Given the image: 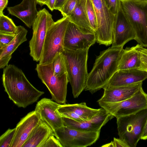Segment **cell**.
<instances>
[{
	"label": "cell",
	"mask_w": 147,
	"mask_h": 147,
	"mask_svg": "<svg viewBox=\"0 0 147 147\" xmlns=\"http://www.w3.org/2000/svg\"><path fill=\"white\" fill-rule=\"evenodd\" d=\"M2 81L9 98L19 107L26 108L44 93L34 87L22 70L13 65H8L4 68Z\"/></svg>",
	"instance_id": "1"
},
{
	"label": "cell",
	"mask_w": 147,
	"mask_h": 147,
	"mask_svg": "<svg viewBox=\"0 0 147 147\" xmlns=\"http://www.w3.org/2000/svg\"><path fill=\"white\" fill-rule=\"evenodd\" d=\"M123 47H110L96 57L93 67L88 74L84 90L93 94L103 88L118 70Z\"/></svg>",
	"instance_id": "2"
},
{
	"label": "cell",
	"mask_w": 147,
	"mask_h": 147,
	"mask_svg": "<svg viewBox=\"0 0 147 147\" xmlns=\"http://www.w3.org/2000/svg\"><path fill=\"white\" fill-rule=\"evenodd\" d=\"M89 48L72 50L64 48L69 81L74 98L78 97L84 90L88 73L87 62Z\"/></svg>",
	"instance_id": "3"
},
{
	"label": "cell",
	"mask_w": 147,
	"mask_h": 147,
	"mask_svg": "<svg viewBox=\"0 0 147 147\" xmlns=\"http://www.w3.org/2000/svg\"><path fill=\"white\" fill-rule=\"evenodd\" d=\"M121 7L135 31V40L147 47V1L120 0Z\"/></svg>",
	"instance_id": "4"
},
{
	"label": "cell",
	"mask_w": 147,
	"mask_h": 147,
	"mask_svg": "<svg viewBox=\"0 0 147 147\" xmlns=\"http://www.w3.org/2000/svg\"><path fill=\"white\" fill-rule=\"evenodd\" d=\"M116 118L119 138L129 147H136L141 139L147 119V108L136 113Z\"/></svg>",
	"instance_id": "5"
},
{
	"label": "cell",
	"mask_w": 147,
	"mask_h": 147,
	"mask_svg": "<svg viewBox=\"0 0 147 147\" xmlns=\"http://www.w3.org/2000/svg\"><path fill=\"white\" fill-rule=\"evenodd\" d=\"M69 22L68 17H63L55 22L49 29L39 64L51 63L57 54L63 52L64 36Z\"/></svg>",
	"instance_id": "6"
},
{
	"label": "cell",
	"mask_w": 147,
	"mask_h": 147,
	"mask_svg": "<svg viewBox=\"0 0 147 147\" xmlns=\"http://www.w3.org/2000/svg\"><path fill=\"white\" fill-rule=\"evenodd\" d=\"M35 69L38 77L50 93L51 100L60 104H65L69 82L67 73L60 76H56L53 73L52 63L37 64Z\"/></svg>",
	"instance_id": "7"
},
{
	"label": "cell",
	"mask_w": 147,
	"mask_h": 147,
	"mask_svg": "<svg viewBox=\"0 0 147 147\" xmlns=\"http://www.w3.org/2000/svg\"><path fill=\"white\" fill-rule=\"evenodd\" d=\"M96 16L97 28L95 32L96 42L109 46L112 44L116 16L107 7L104 0H91Z\"/></svg>",
	"instance_id": "8"
},
{
	"label": "cell",
	"mask_w": 147,
	"mask_h": 147,
	"mask_svg": "<svg viewBox=\"0 0 147 147\" xmlns=\"http://www.w3.org/2000/svg\"><path fill=\"white\" fill-rule=\"evenodd\" d=\"M54 22L52 15L45 8L38 11L32 26V36L29 42L30 55L34 61L38 62L40 59L47 32Z\"/></svg>",
	"instance_id": "9"
},
{
	"label": "cell",
	"mask_w": 147,
	"mask_h": 147,
	"mask_svg": "<svg viewBox=\"0 0 147 147\" xmlns=\"http://www.w3.org/2000/svg\"><path fill=\"white\" fill-rule=\"evenodd\" d=\"M98 104L111 115L112 118L127 115L147 108V94L142 87L132 96L124 100Z\"/></svg>",
	"instance_id": "10"
},
{
	"label": "cell",
	"mask_w": 147,
	"mask_h": 147,
	"mask_svg": "<svg viewBox=\"0 0 147 147\" xmlns=\"http://www.w3.org/2000/svg\"><path fill=\"white\" fill-rule=\"evenodd\" d=\"M100 131H85L63 125L54 131L55 136L63 147H86L96 141L99 137Z\"/></svg>",
	"instance_id": "11"
},
{
	"label": "cell",
	"mask_w": 147,
	"mask_h": 147,
	"mask_svg": "<svg viewBox=\"0 0 147 147\" xmlns=\"http://www.w3.org/2000/svg\"><path fill=\"white\" fill-rule=\"evenodd\" d=\"M96 42L95 33L84 32L74 24L69 22L64 36V48L76 50L90 48Z\"/></svg>",
	"instance_id": "12"
},
{
	"label": "cell",
	"mask_w": 147,
	"mask_h": 147,
	"mask_svg": "<svg viewBox=\"0 0 147 147\" xmlns=\"http://www.w3.org/2000/svg\"><path fill=\"white\" fill-rule=\"evenodd\" d=\"M60 105L45 98L38 102L34 110L40 120L46 122L53 131L64 125L63 117L57 110Z\"/></svg>",
	"instance_id": "13"
},
{
	"label": "cell",
	"mask_w": 147,
	"mask_h": 147,
	"mask_svg": "<svg viewBox=\"0 0 147 147\" xmlns=\"http://www.w3.org/2000/svg\"><path fill=\"white\" fill-rule=\"evenodd\" d=\"M136 34L121 7L116 16L111 47H123L129 41L135 39Z\"/></svg>",
	"instance_id": "14"
},
{
	"label": "cell",
	"mask_w": 147,
	"mask_h": 147,
	"mask_svg": "<svg viewBox=\"0 0 147 147\" xmlns=\"http://www.w3.org/2000/svg\"><path fill=\"white\" fill-rule=\"evenodd\" d=\"M147 78V71L140 68L118 70L103 89L127 86L142 82Z\"/></svg>",
	"instance_id": "15"
},
{
	"label": "cell",
	"mask_w": 147,
	"mask_h": 147,
	"mask_svg": "<svg viewBox=\"0 0 147 147\" xmlns=\"http://www.w3.org/2000/svg\"><path fill=\"white\" fill-rule=\"evenodd\" d=\"M40 119L34 110L22 118L16 127V133L11 147H22Z\"/></svg>",
	"instance_id": "16"
},
{
	"label": "cell",
	"mask_w": 147,
	"mask_h": 147,
	"mask_svg": "<svg viewBox=\"0 0 147 147\" xmlns=\"http://www.w3.org/2000/svg\"><path fill=\"white\" fill-rule=\"evenodd\" d=\"M64 125L68 127L85 131H97L112 119L111 115L101 107L99 111L90 119L78 122L62 117Z\"/></svg>",
	"instance_id": "17"
},
{
	"label": "cell",
	"mask_w": 147,
	"mask_h": 147,
	"mask_svg": "<svg viewBox=\"0 0 147 147\" xmlns=\"http://www.w3.org/2000/svg\"><path fill=\"white\" fill-rule=\"evenodd\" d=\"M142 82L132 84L104 89V93L98 101L101 103L121 102L132 96L142 87Z\"/></svg>",
	"instance_id": "18"
},
{
	"label": "cell",
	"mask_w": 147,
	"mask_h": 147,
	"mask_svg": "<svg viewBox=\"0 0 147 147\" xmlns=\"http://www.w3.org/2000/svg\"><path fill=\"white\" fill-rule=\"evenodd\" d=\"M36 0H22L20 4L7 7L9 13L18 18L29 28L32 27L37 17Z\"/></svg>",
	"instance_id": "19"
},
{
	"label": "cell",
	"mask_w": 147,
	"mask_h": 147,
	"mask_svg": "<svg viewBox=\"0 0 147 147\" xmlns=\"http://www.w3.org/2000/svg\"><path fill=\"white\" fill-rule=\"evenodd\" d=\"M27 30L23 26H17L16 36L7 46L0 49V68H4L8 65L12 53L22 43L27 40Z\"/></svg>",
	"instance_id": "20"
},
{
	"label": "cell",
	"mask_w": 147,
	"mask_h": 147,
	"mask_svg": "<svg viewBox=\"0 0 147 147\" xmlns=\"http://www.w3.org/2000/svg\"><path fill=\"white\" fill-rule=\"evenodd\" d=\"M52 135H54V131L46 122L40 120L22 147H41Z\"/></svg>",
	"instance_id": "21"
},
{
	"label": "cell",
	"mask_w": 147,
	"mask_h": 147,
	"mask_svg": "<svg viewBox=\"0 0 147 147\" xmlns=\"http://www.w3.org/2000/svg\"><path fill=\"white\" fill-rule=\"evenodd\" d=\"M86 0H80L69 17V21L78 26L82 31L87 33H95L91 28L86 10Z\"/></svg>",
	"instance_id": "22"
},
{
	"label": "cell",
	"mask_w": 147,
	"mask_h": 147,
	"mask_svg": "<svg viewBox=\"0 0 147 147\" xmlns=\"http://www.w3.org/2000/svg\"><path fill=\"white\" fill-rule=\"evenodd\" d=\"M138 47V44L131 47L123 49L118 63V70L140 67V55Z\"/></svg>",
	"instance_id": "23"
},
{
	"label": "cell",
	"mask_w": 147,
	"mask_h": 147,
	"mask_svg": "<svg viewBox=\"0 0 147 147\" xmlns=\"http://www.w3.org/2000/svg\"><path fill=\"white\" fill-rule=\"evenodd\" d=\"M60 108L73 112L85 121L92 119L100 111L88 107L85 102L71 104H60Z\"/></svg>",
	"instance_id": "24"
},
{
	"label": "cell",
	"mask_w": 147,
	"mask_h": 147,
	"mask_svg": "<svg viewBox=\"0 0 147 147\" xmlns=\"http://www.w3.org/2000/svg\"><path fill=\"white\" fill-rule=\"evenodd\" d=\"M51 63L53 73L56 76H60L67 73L65 57L63 53L57 54Z\"/></svg>",
	"instance_id": "25"
},
{
	"label": "cell",
	"mask_w": 147,
	"mask_h": 147,
	"mask_svg": "<svg viewBox=\"0 0 147 147\" xmlns=\"http://www.w3.org/2000/svg\"><path fill=\"white\" fill-rule=\"evenodd\" d=\"M17 28L11 18L3 13L0 14V33L16 34Z\"/></svg>",
	"instance_id": "26"
},
{
	"label": "cell",
	"mask_w": 147,
	"mask_h": 147,
	"mask_svg": "<svg viewBox=\"0 0 147 147\" xmlns=\"http://www.w3.org/2000/svg\"><path fill=\"white\" fill-rule=\"evenodd\" d=\"M86 8L90 25L95 32L97 28V19L95 10L91 0H86Z\"/></svg>",
	"instance_id": "27"
},
{
	"label": "cell",
	"mask_w": 147,
	"mask_h": 147,
	"mask_svg": "<svg viewBox=\"0 0 147 147\" xmlns=\"http://www.w3.org/2000/svg\"><path fill=\"white\" fill-rule=\"evenodd\" d=\"M16 131V127L8 129L0 137V147H11Z\"/></svg>",
	"instance_id": "28"
},
{
	"label": "cell",
	"mask_w": 147,
	"mask_h": 147,
	"mask_svg": "<svg viewBox=\"0 0 147 147\" xmlns=\"http://www.w3.org/2000/svg\"><path fill=\"white\" fill-rule=\"evenodd\" d=\"M80 0H67L59 10L63 17H69Z\"/></svg>",
	"instance_id": "29"
},
{
	"label": "cell",
	"mask_w": 147,
	"mask_h": 147,
	"mask_svg": "<svg viewBox=\"0 0 147 147\" xmlns=\"http://www.w3.org/2000/svg\"><path fill=\"white\" fill-rule=\"evenodd\" d=\"M58 111L62 117H66L78 122L85 121L83 119L73 112L62 109L59 107Z\"/></svg>",
	"instance_id": "30"
},
{
	"label": "cell",
	"mask_w": 147,
	"mask_h": 147,
	"mask_svg": "<svg viewBox=\"0 0 147 147\" xmlns=\"http://www.w3.org/2000/svg\"><path fill=\"white\" fill-rule=\"evenodd\" d=\"M138 49L140 55L141 62L140 68L147 71V48H144L138 44Z\"/></svg>",
	"instance_id": "31"
},
{
	"label": "cell",
	"mask_w": 147,
	"mask_h": 147,
	"mask_svg": "<svg viewBox=\"0 0 147 147\" xmlns=\"http://www.w3.org/2000/svg\"><path fill=\"white\" fill-rule=\"evenodd\" d=\"M107 7L114 15L117 16L120 7V0H104Z\"/></svg>",
	"instance_id": "32"
},
{
	"label": "cell",
	"mask_w": 147,
	"mask_h": 147,
	"mask_svg": "<svg viewBox=\"0 0 147 147\" xmlns=\"http://www.w3.org/2000/svg\"><path fill=\"white\" fill-rule=\"evenodd\" d=\"M16 34H9L0 33V49H2L7 45L13 39Z\"/></svg>",
	"instance_id": "33"
},
{
	"label": "cell",
	"mask_w": 147,
	"mask_h": 147,
	"mask_svg": "<svg viewBox=\"0 0 147 147\" xmlns=\"http://www.w3.org/2000/svg\"><path fill=\"white\" fill-rule=\"evenodd\" d=\"M54 135L51 136L41 147H63L59 140Z\"/></svg>",
	"instance_id": "34"
},
{
	"label": "cell",
	"mask_w": 147,
	"mask_h": 147,
	"mask_svg": "<svg viewBox=\"0 0 147 147\" xmlns=\"http://www.w3.org/2000/svg\"><path fill=\"white\" fill-rule=\"evenodd\" d=\"M113 142L114 147H129L120 138H114Z\"/></svg>",
	"instance_id": "35"
},
{
	"label": "cell",
	"mask_w": 147,
	"mask_h": 147,
	"mask_svg": "<svg viewBox=\"0 0 147 147\" xmlns=\"http://www.w3.org/2000/svg\"><path fill=\"white\" fill-rule=\"evenodd\" d=\"M67 0H56L54 6L55 10H59Z\"/></svg>",
	"instance_id": "36"
},
{
	"label": "cell",
	"mask_w": 147,
	"mask_h": 147,
	"mask_svg": "<svg viewBox=\"0 0 147 147\" xmlns=\"http://www.w3.org/2000/svg\"><path fill=\"white\" fill-rule=\"evenodd\" d=\"M8 0H0V14L3 13V11L7 5Z\"/></svg>",
	"instance_id": "37"
},
{
	"label": "cell",
	"mask_w": 147,
	"mask_h": 147,
	"mask_svg": "<svg viewBox=\"0 0 147 147\" xmlns=\"http://www.w3.org/2000/svg\"><path fill=\"white\" fill-rule=\"evenodd\" d=\"M141 139L143 140L147 139V119L143 129Z\"/></svg>",
	"instance_id": "38"
},
{
	"label": "cell",
	"mask_w": 147,
	"mask_h": 147,
	"mask_svg": "<svg viewBox=\"0 0 147 147\" xmlns=\"http://www.w3.org/2000/svg\"><path fill=\"white\" fill-rule=\"evenodd\" d=\"M56 0H49L47 5L48 8L52 11H53Z\"/></svg>",
	"instance_id": "39"
},
{
	"label": "cell",
	"mask_w": 147,
	"mask_h": 147,
	"mask_svg": "<svg viewBox=\"0 0 147 147\" xmlns=\"http://www.w3.org/2000/svg\"><path fill=\"white\" fill-rule=\"evenodd\" d=\"M49 0H36L38 4L41 6L44 5H47Z\"/></svg>",
	"instance_id": "40"
},
{
	"label": "cell",
	"mask_w": 147,
	"mask_h": 147,
	"mask_svg": "<svg viewBox=\"0 0 147 147\" xmlns=\"http://www.w3.org/2000/svg\"><path fill=\"white\" fill-rule=\"evenodd\" d=\"M102 147H114L113 141H111L109 143L107 144L104 145L103 146H102Z\"/></svg>",
	"instance_id": "41"
},
{
	"label": "cell",
	"mask_w": 147,
	"mask_h": 147,
	"mask_svg": "<svg viewBox=\"0 0 147 147\" xmlns=\"http://www.w3.org/2000/svg\"><path fill=\"white\" fill-rule=\"evenodd\" d=\"M136 1H147V0H135Z\"/></svg>",
	"instance_id": "42"
}]
</instances>
